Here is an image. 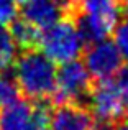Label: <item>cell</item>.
Listing matches in <instances>:
<instances>
[{"label": "cell", "mask_w": 128, "mask_h": 130, "mask_svg": "<svg viewBox=\"0 0 128 130\" xmlns=\"http://www.w3.org/2000/svg\"><path fill=\"white\" fill-rule=\"evenodd\" d=\"M13 76L22 94L33 101L51 97L56 83V66L38 50H25L13 61Z\"/></svg>", "instance_id": "cell-1"}, {"label": "cell", "mask_w": 128, "mask_h": 130, "mask_svg": "<svg viewBox=\"0 0 128 130\" xmlns=\"http://www.w3.org/2000/svg\"><path fill=\"white\" fill-rule=\"evenodd\" d=\"M76 25L86 43L105 40L120 20L118 0H80L77 3Z\"/></svg>", "instance_id": "cell-2"}, {"label": "cell", "mask_w": 128, "mask_h": 130, "mask_svg": "<svg viewBox=\"0 0 128 130\" xmlns=\"http://www.w3.org/2000/svg\"><path fill=\"white\" fill-rule=\"evenodd\" d=\"M84 43L76 22L62 17L41 33L38 46H41V53L54 64H64L76 61L84 53Z\"/></svg>", "instance_id": "cell-3"}, {"label": "cell", "mask_w": 128, "mask_h": 130, "mask_svg": "<svg viewBox=\"0 0 128 130\" xmlns=\"http://www.w3.org/2000/svg\"><path fill=\"white\" fill-rule=\"evenodd\" d=\"M92 76L89 74L87 68L80 61H69L56 69V83L51 92V99L54 104H80L87 99Z\"/></svg>", "instance_id": "cell-4"}, {"label": "cell", "mask_w": 128, "mask_h": 130, "mask_svg": "<svg viewBox=\"0 0 128 130\" xmlns=\"http://www.w3.org/2000/svg\"><path fill=\"white\" fill-rule=\"evenodd\" d=\"M51 110L41 101H22L0 109V130H45Z\"/></svg>", "instance_id": "cell-5"}, {"label": "cell", "mask_w": 128, "mask_h": 130, "mask_svg": "<svg viewBox=\"0 0 128 130\" xmlns=\"http://www.w3.org/2000/svg\"><path fill=\"white\" fill-rule=\"evenodd\" d=\"M87 101L90 114L100 122H118L126 112V95L113 79L97 81L90 87Z\"/></svg>", "instance_id": "cell-6"}, {"label": "cell", "mask_w": 128, "mask_h": 130, "mask_svg": "<svg viewBox=\"0 0 128 130\" xmlns=\"http://www.w3.org/2000/svg\"><path fill=\"white\" fill-rule=\"evenodd\" d=\"M122 56L117 50L115 43L109 40L89 43L84 50V66L89 74L97 81L112 79L122 69Z\"/></svg>", "instance_id": "cell-7"}, {"label": "cell", "mask_w": 128, "mask_h": 130, "mask_svg": "<svg viewBox=\"0 0 128 130\" xmlns=\"http://www.w3.org/2000/svg\"><path fill=\"white\" fill-rule=\"evenodd\" d=\"M66 10L61 0H31L23 3L22 15L25 20L39 30H46L62 18V13Z\"/></svg>", "instance_id": "cell-8"}, {"label": "cell", "mask_w": 128, "mask_h": 130, "mask_svg": "<svg viewBox=\"0 0 128 130\" xmlns=\"http://www.w3.org/2000/svg\"><path fill=\"white\" fill-rule=\"evenodd\" d=\"M51 130H89L92 127V114L80 104H61L51 112Z\"/></svg>", "instance_id": "cell-9"}, {"label": "cell", "mask_w": 128, "mask_h": 130, "mask_svg": "<svg viewBox=\"0 0 128 130\" xmlns=\"http://www.w3.org/2000/svg\"><path fill=\"white\" fill-rule=\"evenodd\" d=\"M10 35H12L13 43L16 44V48L25 50H35L39 44V38H41V30L36 28L33 23H30L28 20H15L8 28Z\"/></svg>", "instance_id": "cell-10"}, {"label": "cell", "mask_w": 128, "mask_h": 130, "mask_svg": "<svg viewBox=\"0 0 128 130\" xmlns=\"http://www.w3.org/2000/svg\"><path fill=\"white\" fill-rule=\"evenodd\" d=\"M20 86L16 83L13 73H8V71L2 69L0 71V105H8L13 104L20 99Z\"/></svg>", "instance_id": "cell-11"}, {"label": "cell", "mask_w": 128, "mask_h": 130, "mask_svg": "<svg viewBox=\"0 0 128 130\" xmlns=\"http://www.w3.org/2000/svg\"><path fill=\"white\" fill-rule=\"evenodd\" d=\"M16 58V44L5 26H0V68L7 69Z\"/></svg>", "instance_id": "cell-12"}, {"label": "cell", "mask_w": 128, "mask_h": 130, "mask_svg": "<svg viewBox=\"0 0 128 130\" xmlns=\"http://www.w3.org/2000/svg\"><path fill=\"white\" fill-rule=\"evenodd\" d=\"M112 33H113V43H115L122 59L128 63V20L118 22Z\"/></svg>", "instance_id": "cell-13"}, {"label": "cell", "mask_w": 128, "mask_h": 130, "mask_svg": "<svg viewBox=\"0 0 128 130\" xmlns=\"http://www.w3.org/2000/svg\"><path fill=\"white\" fill-rule=\"evenodd\" d=\"M18 17L16 0H0V26H10Z\"/></svg>", "instance_id": "cell-14"}, {"label": "cell", "mask_w": 128, "mask_h": 130, "mask_svg": "<svg viewBox=\"0 0 128 130\" xmlns=\"http://www.w3.org/2000/svg\"><path fill=\"white\" fill-rule=\"evenodd\" d=\"M117 84H118V87L122 89L123 92H125L126 99H128V66H122V69L118 71V74H117Z\"/></svg>", "instance_id": "cell-15"}, {"label": "cell", "mask_w": 128, "mask_h": 130, "mask_svg": "<svg viewBox=\"0 0 128 130\" xmlns=\"http://www.w3.org/2000/svg\"><path fill=\"white\" fill-rule=\"evenodd\" d=\"M89 130H113V127L109 124V122H97V124H92V127Z\"/></svg>", "instance_id": "cell-16"}, {"label": "cell", "mask_w": 128, "mask_h": 130, "mask_svg": "<svg viewBox=\"0 0 128 130\" xmlns=\"http://www.w3.org/2000/svg\"><path fill=\"white\" fill-rule=\"evenodd\" d=\"M61 2L64 3V7L66 8H69V10H74L77 7V3L80 2V0H61Z\"/></svg>", "instance_id": "cell-17"}, {"label": "cell", "mask_w": 128, "mask_h": 130, "mask_svg": "<svg viewBox=\"0 0 128 130\" xmlns=\"http://www.w3.org/2000/svg\"><path fill=\"white\" fill-rule=\"evenodd\" d=\"M113 130H128V119H123V120H118V124L113 127Z\"/></svg>", "instance_id": "cell-18"}, {"label": "cell", "mask_w": 128, "mask_h": 130, "mask_svg": "<svg viewBox=\"0 0 128 130\" xmlns=\"http://www.w3.org/2000/svg\"><path fill=\"white\" fill-rule=\"evenodd\" d=\"M120 10H122V13L125 15V18L128 20V0H125V2H123V7H122Z\"/></svg>", "instance_id": "cell-19"}, {"label": "cell", "mask_w": 128, "mask_h": 130, "mask_svg": "<svg viewBox=\"0 0 128 130\" xmlns=\"http://www.w3.org/2000/svg\"><path fill=\"white\" fill-rule=\"evenodd\" d=\"M16 2H18V3H22V5H23V3H26V2H31V0H16Z\"/></svg>", "instance_id": "cell-20"}, {"label": "cell", "mask_w": 128, "mask_h": 130, "mask_svg": "<svg viewBox=\"0 0 128 130\" xmlns=\"http://www.w3.org/2000/svg\"><path fill=\"white\" fill-rule=\"evenodd\" d=\"M126 110H128V99H126Z\"/></svg>", "instance_id": "cell-21"}, {"label": "cell", "mask_w": 128, "mask_h": 130, "mask_svg": "<svg viewBox=\"0 0 128 130\" xmlns=\"http://www.w3.org/2000/svg\"><path fill=\"white\" fill-rule=\"evenodd\" d=\"M120 2H125V0H120Z\"/></svg>", "instance_id": "cell-22"}, {"label": "cell", "mask_w": 128, "mask_h": 130, "mask_svg": "<svg viewBox=\"0 0 128 130\" xmlns=\"http://www.w3.org/2000/svg\"><path fill=\"white\" fill-rule=\"evenodd\" d=\"M0 71H2V68H0Z\"/></svg>", "instance_id": "cell-23"}, {"label": "cell", "mask_w": 128, "mask_h": 130, "mask_svg": "<svg viewBox=\"0 0 128 130\" xmlns=\"http://www.w3.org/2000/svg\"><path fill=\"white\" fill-rule=\"evenodd\" d=\"M45 130H46V128H45Z\"/></svg>", "instance_id": "cell-24"}]
</instances>
